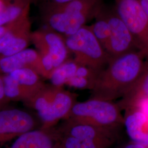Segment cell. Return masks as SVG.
<instances>
[{
  "label": "cell",
  "mask_w": 148,
  "mask_h": 148,
  "mask_svg": "<svg viewBox=\"0 0 148 148\" xmlns=\"http://www.w3.org/2000/svg\"><path fill=\"white\" fill-rule=\"evenodd\" d=\"M65 40L74 60L81 65L101 72L110 59L90 25L82 27L75 33L65 37Z\"/></svg>",
  "instance_id": "cell-4"
},
{
  "label": "cell",
  "mask_w": 148,
  "mask_h": 148,
  "mask_svg": "<svg viewBox=\"0 0 148 148\" xmlns=\"http://www.w3.org/2000/svg\"><path fill=\"white\" fill-rule=\"evenodd\" d=\"M5 95L7 99L25 101L28 95L19 84L9 74L2 76Z\"/></svg>",
  "instance_id": "cell-22"
},
{
  "label": "cell",
  "mask_w": 148,
  "mask_h": 148,
  "mask_svg": "<svg viewBox=\"0 0 148 148\" xmlns=\"http://www.w3.org/2000/svg\"><path fill=\"white\" fill-rule=\"evenodd\" d=\"M110 29L106 51L110 58L138 51L131 32L121 17L114 11H103Z\"/></svg>",
  "instance_id": "cell-7"
},
{
  "label": "cell",
  "mask_w": 148,
  "mask_h": 148,
  "mask_svg": "<svg viewBox=\"0 0 148 148\" xmlns=\"http://www.w3.org/2000/svg\"><path fill=\"white\" fill-rule=\"evenodd\" d=\"M71 1H73V0H41L40 2H47V3H51L59 4V3H63L65 2H68Z\"/></svg>",
  "instance_id": "cell-25"
},
{
  "label": "cell",
  "mask_w": 148,
  "mask_h": 148,
  "mask_svg": "<svg viewBox=\"0 0 148 148\" xmlns=\"http://www.w3.org/2000/svg\"><path fill=\"white\" fill-rule=\"evenodd\" d=\"M117 103L90 98L74 105L65 120L96 126L120 129L124 126V116Z\"/></svg>",
  "instance_id": "cell-3"
},
{
  "label": "cell",
  "mask_w": 148,
  "mask_h": 148,
  "mask_svg": "<svg viewBox=\"0 0 148 148\" xmlns=\"http://www.w3.org/2000/svg\"><path fill=\"white\" fill-rule=\"evenodd\" d=\"M77 95L59 87L47 109L39 115L42 129L51 130L62 119H66L77 102Z\"/></svg>",
  "instance_id": "cell-11"
},
{
  "label": "cell",
  "mask_w": 148,
  "mask_h": 148,
  "mask_svg": "<svg viewBox=\"0 0 148 148\" xmlns=\"http://www.w3.org/2000/svg\"><path fill=\"white\" fill-rule=\"evenodd\" d=\"M115 10L125 22L138 50L148 62V16L139 0H114Z\"/></svg>",
  "instance_id": "cell-6"
},
{
  "label": "cell",
  "mask_w": 148,
  "mask_h": 148,
  "mask_svg": "<svg viewBox=\"0 0 148 148\" xmlns=\"http://www.w3.org/2000/svg\"><path fill=\"white\" fill-rule=\"evenodd\" d=\"M8 29V25L0 27V38L2 37Z\"/></svg>",
  "instance_id": "cell-27"
},
{
  "label": "cell",
  "mask_w": 148,
  "mask_h": 148,
  "mask_svg": "<svg viewBox=\"0 0 148 148\" xmlns=\"http://www.w3.org/2000/svg\"><path fill=\"white\" fill-rule=\"evenodd\" d=\"M148 67V62L138 51L110 58L99 73L90 98L112 101L121 99Z\"/></svg>",
  "instance_id": "cell-1"
},
{
  "label": "cell",
  "mask_w": 148,
  "mask_h": 148,
  "mask_svg": "<svg viewBox=\"0 0 148 148\" xmlns=\"http://www.w3.org/2000/svg\"><path fill=\"white\" fill-rule=\"evenodd\" d=\"M124 126L132 142L148 147V117L139 108L133 106L126 109Z\"/></svg>",
  "instance_id": "cell-13"
},
{
  "label": "cell",
  "mask_w": 148,
  "mask_h": 148,
  "mask_svg": "<svg viewBox=\"0 0 148 148\" xmlns=\"http://www.w3.org/2000/svg\"><path fill=\"white\" fill-rule=\"evenodd\" d=\"M56 143L51 130H36L16 138L7 148H52Z\"/></svg>",
  "instance_id": "cell-14"
},
{
  "label": "cell",
  "mask_w": 148,
  "mask_h": 148,
  "mask_svg": "<svg viewBox=\"0 0 148 148\" xmlns=\"http://www.w3.org/2000/svg\"><path fill=\"white\" fill-rule=\"evenodd\" d=\"M103 0H73L63 3L40 2V14L46 28L68 36L98 15Z\"/></svg>",
  "instance_id": "cell-2"
},
{
  "label": "cell",
  "mask_w": 148,
  "mask_h": 148,
  "mask_svg": "<svg viewBox=\"0 0 148 148\" xmlns=\"http://www.w3.org/2000/svg\"><path fill=\"white\" fill-rule=\"evenodd\" d=\"M59 148V147H57V146H56V145H54V147H53V148Z\"/></svg>",
  "instance_id": "cell-28"
},
{
  "label": "cell",
  "mask_w": 148,
  "mask_h": 148,
  "mask_svg": "<svg viewBox=\"0 0 148 148\" xmlns=\"http://www.w3.org/2000/svg\"><path fill=\"white\" fill-rule=\"evenodd\" d=\"M120 129L96 126L85 123L65 120L56 135L68 136L79 140L116 141Z\"/></svg>",
  "instance_id": "cell-10"
},
{
  "label": "cell",
  "mask_w": 148,
  "mask_h": 148,
  "mask_svg": "<svg viewBox=\"0 0 148 148\" xmlns=\"http://www.w3.org/2000/svg\"><path fill=\"white\" fill-rule=\"evenodd\" d=\"M80 64L74 59H69L53 71L49 79L51 85L57 87H63L68 84L76 75Z\"/></svg>",
  "instance_id": "cell-19"
},
{
  "label": "cell",
  "mask_w": 148,
  "mask_h": 148,
  "mask_svg": "<svg viewBox=\"0 0 148 148\" xmlns=\"http://www.w3.org/2000/svg\"><path fill=\"white\" fill-rule=\"evenodd\" d=\"M31 42L40 53L43 68L47 75L70 59L71 53L65 37L47 28L32 32Z\"/></svg>",
  "instance_id": "cell-5"
},
{
  "label": "cell",
  "mask_w": 148,
  "mask_h": 148,
  "mask_svg": "<svg viewBox=\"0 0 148 148\" xmlns=\"http://www.w3.org/2000/svg\"><path fill=\"white\" fill-rule=\"evenodd\" d=\"M99 73L89 69H82L77 73L66 85L79 90L93 89Z\"/></svg>",
  "instance_id": "cell-20"
},
{
  "label": "cell",
  "mask_w": 148,
  "mask_h": 148,
  "mask_svg": "<svg viewBox=\"0 0 148 148\" xmlns=\"http://www.w3.org/2000/svg\"><path fill=\"white\" fill-rule=\"evenodd\" d=\"M35 125L34 117L27 111L18 109L0 110V143L34 130Z\"/></svg>",
  "instance_id": "cell-8"
},
{
  "label": "cell",
  "mask_w": 148,
  "mask_h": 148,
  "mask_svg": "<svg viewBox=\"0 0 148 148\" xmlns=\"http://www.w3.org/2000/svg\"><path fill=\"white\" fill-rule=\"evenodd\" d=\"M122 148H148V147L142 144L132 142L131 143L127 144V145Z\"/></svg>",
  "instance_id": "cell-24"
},
{
  "label": "cell",
  "mask_w": 148,
  "mask_h": 148,
  "mask_svg": "<svg viewBox=\"0 0 148 148\" xmlns=\"http://www.w3.org/2000/svg\"><path fill=\"white\" fill-rule=\"evenodd\" d=\"M56 146L60 148H110L115 143L112 140H79L68 136H59L53 133Z\"/></svg>",
  "instance_id": "cell-18"
},
{
  "label": "cell",
  "mask_w": 148,
  "mask_h": 148,
  "mask_svg": "<svg viewBox=\"0 0 148 148\" xmlns=\"http://www.w3.org/2000/svg\"><path fill=\"white\" fill-rule=\"evenodd\" d=\"M8 74L26 92L28 95L27 100L36 93L45 85L41 79V76L34 69H19Z\"/></svg>",
  "instance_id": "cell-16"
},
{
  "label": "cell",
  "mask_w": 148,
  "mask_h": 148,
  "mask_svg": "<svg viewBox=\"0 0 148 148\" xmlns=\"http://www.w3.org/2000/svg\"><path fill=\"white\" fill-rule=\"evenodd\" d=\"M139 1L148 16V0H139Z\"/></svg>",
  "instance_id": "cell-26"
},
{
  "label": "cell",
  "mask_w": 148,
  "mask_h": 148,
  "mask_svg": "<svg viewBox=\"0 0 148 148\" xmlns=\"http://www.w3.org/2000/svg\"><path fill=\"white\" fill-rule=\"evenodd\" d=\"M147 98H148V67L137 82L117 103L121 110H125Z\"/></svg>",
  "instance_id": "cell-17"
},
{
  "label": "cell",
  "mask_w": 148,
  "mask_h": 148,
  "mask_svg": "<svg viewBox=\"0 0 148 148\" xmlns=\"http://www.w3.org/2000/svg\"><path fill=\"white\" fill-rule=\"evenodd\" d=\"M8 101L5 96L2 76H0V107L4 105L5 102Z\"/></svg>",
  "instance_id": "cell-23"
},
{
  "label": "cell",
  "mask_w": 148,
  "mask_h": 148,
  "mask_svg": "<svg viewBox=\"0 0 148 148\" xmlns=\"http://www.w3.org/2000/svg\"><path fill=\"white\" fill-rule=\"evenodd\" d=\"M24 68L34 69L42 76L41 58L37 50L26 48L10 56L0 57V73L2 74H10Z\"/></svg>",
  "instance_id": "cell-12"
},
{
  "label": "cell",
  "mask_w": 148,
  "mask_h": 148,
  "mask_svg": "<svg viewBox=\"0 0 148 148\" xmlns=\"http://www.w3.org/2000/svg\"><path fill=\"white\" fill-rule=\"evenodd\" d=\"M0 38V57H8L27 48L31 42V22L29 14L8 24Z\"/></svg>",
  "instance_id": "cell-9"
},
{
  "label": "cell",
  "mask_w": 148,
  "mask_h": 148,
  "mask_svg": "<svg viewBox=\"0 0 148 148\" xmlns=\"http://www.w3.org/2000/svg\"><path fill=\"white\" fill-rule=\"evenodd\" d=\"M32 0H0V27L28 15Z\"/></svg>",
  "instance_id": "cell-15"
},
{
  "label": "cell",
  "mask_w": 148,
  "mask_h": 148,
  "mask_svg": "<svg viewBox=\"0 0 148 148\" xmlns=\"http://www.w3.org/2000/svg\"><path fill=\"white\" fill-rule=\"evenodd\" d=\"M95 18V22L90 25V27L97 40L101 43L103 48L106 49L109 40L110 29L109 23L103 13V8Z\"/></svg>",
  "instance_id": "cell-21"
}]
</instances>
